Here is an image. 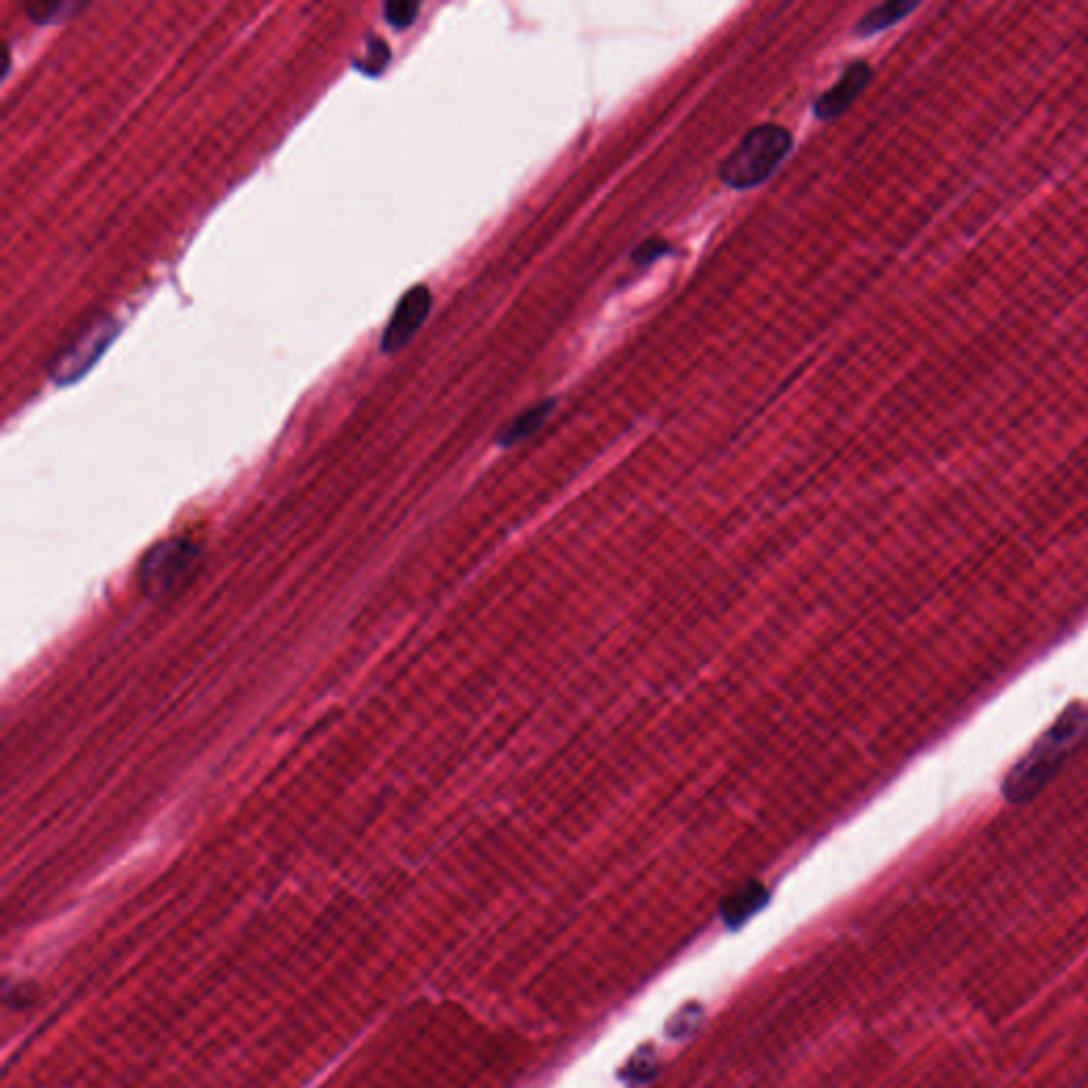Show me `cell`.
Here are the masks:
<instances>
[{"label":"cell","instance_id":"cell-1","mask_svg":"<svg viewBox=\"0 0 1088 1088\" xmlns=\"http://www.w3.org/2000/svg\"><path fill=\"white\" fill-rule=\"evenodd\" d=\"M1087 738V704H1069L1032 750L1010 770L1002 785L1003 798L1010 803L1030 802Z\"/></svg>","mask_w":1088,"mask_h":1088},{"label":"cell","instance_id":"cell-11","mask_svg":"<svg viewBox=\"0 0 1088 1088\" xmlns=\"http://www.w3.org/2000/svg\"><path fill=\"white\" fill-rule=\"evenodd\" d=\"M86 7L87 4L84 2H41V4L29 7L26 15H29L30 22H34L39 26H50V24H57L62 20L73 18L75 13L84 11Z\"/></svg>","mask_w":1088,"mask_h":1088},{"label":"cell","instance_id":"cell-6","mask_svg":"<svg viewBox=\"0 0 1088 1088\" xmlns=\"http://www.w3.org/2000/svg\"><path fill=\"white\" fill-rule=\"evenodd\" d=\"M768 904V888L761 883H748L734 890L721 906V915L729 929H738Z\"/></svg>","mask_w":1088,"mask_h":1088},{"label":"cell","instance_id":"cell-4","mask_svg":"<svg viewBox=\"0 0 1088 1088\" xmlns=\"http://www.w3.org/2000/svg\"><path fill=\"white\" fill-rule=\"evenodd\" d=\"M431 311V291L428 286L410 287L390 317L383 337H381V353L394 355L413 341V337L422 330Z\"/></svg>","mask_w":1088,"mask_h":1088},{"label":"cell","instance_id":"cell-2","mask_svg":"<svg viewBox=\"0 0 1088 1088\" xmlns=\"http://www.w3.org/2000/svg\"><path fill=\"white\" fill-rule=\"evenodd\" d=\"M793 147L787 128L761 124L746 132L740 145L721 164V181L734 190H750L766 183L785 162Z\"/></svg>","mask_w":1088,"mask_h":1088},{"label":"cell","instance_id":"cell-9","mask_svg":"<svg viewBox=\"0 0 1088 1088\" xmlns=\"http://www.w3.org/2000/svg\"><path fill=\"white\" fill-rule=\"evenodd\" d=\"M659 1069V1057L658 1050L651 1048V1046H644L640 1050L633 1053L626 1067L619 1071V1078L628 1085V1087H638V1085H644L649 1082L651 1078H655Z\"/></svg>","mask_w":1088,"mask_h":1088},{"label":"cell","instance_id":"cell-12","mask_svg":"<svg viewBox=\"0 0 1088 1088\" xmlns=\"http://www.w3.org/2000/svg\"><path fill=\"white\" fill-rule=\"evenodd\" d=\"M702 1018H704V1007L700 1003H687L670 1018L665 1033L672 1039H685L702 1025Z\"/></svg>","mask_w":1088,"mask_h":1088},{"label":"cell","instance_id":"cell-3","mask_svg":"<svg viewBox=\"0 0 1088 1088\" xmlns=\"http://www.w3.org/2000/svg\"><path fill=\"white\" fill-rule=\"evenodd\" d=\"M119 330H121L119 323L107 313L89 319L86 326L54 355L50 364V378L57 387L75 385L98 364V360L107 353Z\"/></svg>","mask_w":1088,"mask_h":1088},{"label":"cell","instance_id":"cell-7","mask_svg":"<svg viewBox=\"0 0 1088 1088\" xmlns=\"http://www.w3.org/2000/svg\"><path fill=\"white\" fill-rule=\"evenodd\" d=\"M553 408H555V401L553 398L530 406L527 410H523L521 415H516L513 422H509L500 430V434H498V445L511 447V445H515L519 440H525L534 431L541 430L544 422L548 419V415L553 413Z\"/></svg>","mask_w":1088,"mask_h":1088},{"label":"cell","instance_id":"cell-14","mask_svg":"<svg viewBox=\"0 0 1088 1088\" xmlns=\"http://www.w3.org/2000/svg\"><path fill=\"white\" fill-rule=\"evenodd\" d=\"M668 252H670V245H668L665 241H661V238H649V241H644L638 249H633L631 259H633L638 266H649V264H653L655 259L661 258V256H665Z\"/></svg>","mask_w":1088,"mask_h":1088},{"label":"cell","instance_id":"cell-13","mask_svg":"<svg viewBox=\"0 0 1088 1088\" xmlns=\"http://www.w3.org/2000/svg\"><path fill=\"white\" fill-rule=\"evenodd\" d=\"M422 11V2L417 0H390L383 4V18L394 30H406L415 24Z\"/></svg>","mask_w":1088,"mask_h":1088},{"label":"cell","instance_id":"cell-10","mask_svg":"<svg viewBox=\"0 0 1088 1088\" xmlns=\"http://www.w3.org/2000/svg\"><path fill=\"white\" fill-rule=\"evenodd\" d=\"M390 62H392V50H390V45L383 39L371 34L366 39L364 56L353 60V68L360 71L366 77H378L387 68Z\"/></svg>","mask_w":1088,"mask_h":1088},{"label":"cell","instance_id":"cell-5","mask_svg":"<svg viewBox=\"0 0 1088 1088\" xmlns=\"http://www.w3.org/2000/svg\"><path fill=\"white\" fill-rule=\"evenodd\" d=\"M870 79H872L870 64L853 62L851 66H846V71L833 87L817 98L814 115L819 119H833L844 114L857 100V96L870 84Z\"/></svg>","mask_w":1088,"mask_h":1088},{"label":"cell","instance_id":"cell-8","mask_svg":"<svg viewBox=\"0 0 1088 1088\" xmlns=\"http://www.w3.org/2000/svg\"><path fill=\"white\" fill-rule=\"evenodd\" d=\"M915 9H917V4L915 2H906V0H893V2L878 4V7H874L872 11H867L861 18L860 24L855 26V32L860 36H872L876 32H883V30L895 26L897 22H902L904 18H908Z\"/></svg>","mask_w":1088,"mask_h":1088}]
</instances>
